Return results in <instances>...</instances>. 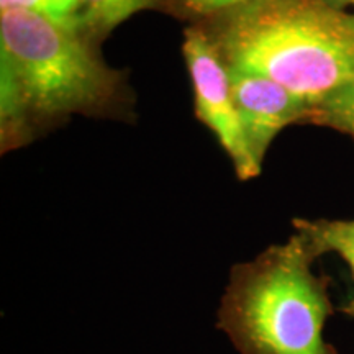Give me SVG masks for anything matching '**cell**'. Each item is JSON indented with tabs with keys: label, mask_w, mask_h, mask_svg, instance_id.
Here are the masks:
<instances>
[{
	"label": "cell",
	"mask_w": 354,
	"mask_h": 354,
	"mask_svg": "<svg viewBox=\"0 0 354 354\" xmlns=\"http://www.w3.org/2000/svg\"><path fill=\"white\" fill-rule=\"evenodd\" d=\"M189 7L196 8L201 12L210 10H223V8H238L246 6V3L254 2V0H184Z\"/></svg>",
	"instance_id": "cell-10"
},
{
	"label": "cell",
	"mask_w": 354,
	"mask_h": 354,
	"mask_svg": "<svg viewBox=\"0 0 354 354\" xmlns=\"http://www.w3.org/2000/svg\"><path fill=\"white\" fill-rule=\"evenodd\" d=\"M184 56L196 95L198 118L214 131L221 148L232 159L241 180L254 179L261 169L251 158L245 131L232 92L228 66L220 59L210 39L198 30H187Z\"/></svg>",
	"instance_id": "cell-4"
},
{
	"label": "cell",
	"mask_w": 354,
	"mask_h": 354,
	"mask_svg": "<svg viewBox=\"0 0 354 354\" xmlns=\"http://www.w3.org/2000/svg\"><path fill=\"white\" fill-rule=\"evenodd\" d=\"M3 130L28 113L53 117L92 107L112 91L109 71L74 32L41 13H0Z\"/></svg>",
	"instance_id": "cell-3"
},
{
	"label": "cell",
	"mask_w": 354,
	"mask_h": 354,
	"mask_svg": "<svg viewBox=\"0 0 354 354\" xmlns=\"http://www.w3.org/2000/svg\"><path fill=\"white\" fill-rule=\"evenodd\" d=\"M228 74L248 149L261 169L277 133L299 120L312 105L263 74L234 66H228Z\"/></svg>",
	"instance_id": "cell-5"
},
{
	"label": "cell",
	"mask_w": 354,
	"mask_h": 354,
	"mask_svg": "<svg viewBox=\"0 0 354 354\" xmlns=\"http://www.w3.org/2000/svg\"><path fill=\"white\" fill-rule=\"evenodd\" d=\"M333 6H354V0H330Z\"/></svg>",
	"instance_id": "cell-11"
},
{
	"label": "cell",
	"mask_w": 354,
	"mask_h": 354,
	"mask_svg": "<svg viewBox=\"0 0 354 354\" xmlns=\"http://www.w3.org/2000/svg\"><path fill=\"white\" fill-rule=\"evenodd\" d=\"M318 109L326 125L348 133L354 138V84L331 94L318 105Z\"/></svg>",
	"instance_id": "cell-8"
},
{
	"label": "cell",
	"mask_w": 354,
	"mask_h": 354,
	"mask_svg": "<svg viewBox=\"0 0 354 354\" xmlns=\"http://www.w3.org/2000/svg\"><path fill=\"white\" fill-rule=\"evenodd\" d=\"M221 50L228 66L320 105L354 84V15L318 0H254L232 13Z\"/></svg>",
	"instance_id": "cell-1"
},
{
	"label": "cell",
	"mask_w": 354,
	"mask_h": 354,
	"mask_svg": "<svg viewBox=\"0 0 354 354\" xmlns=\"http://www.w3.org/2000/svg\"><path fill=\"white\" fill-rule=\"evenodd\" d=\"M294 227L315 256L336 253L349 266L354 279V218L295 220ZM344 312L354 317V297L344 307Z\"/></svg>",
	"instance_id": "cell-6"
},
{
	"label": "cell",
	"mask_w": 354,
	"mask_h": 354,
	"mask_svg": "<svg viewBox=\"0 0 354 354\" xmlns=\"http://www.w3.org/2000/svg\"><path fill=\"white\" fill-rule=\"evenodd\" d=\"M315 253L295 233L234 264L216 326L240 354H335L325 342L331 313L326 286L313 272Z\"/></svg>",
	"instance_id": "cell-2"
},
{
	"label": "cell",
	"mask_w": 354,
	"mask_h": 354,
	"mask_svg": "<svg viewBox=\"0 0 354 354\" xmlns=\"http://www.w3.org/2000/svg\"><path fill=\"white\" fill-rule=\"evenodd\" d=\"M153 3L154 0H79L76 24L82 21L94 30H110Z\"/></svg>",
	"instance_id": "cell-7"
},
{
	"label": "cell",
	"mask_w": 354,
	"mask_h": 354,
	"mask_svg": "<svg viewBox=\"0 0 354 354\" xmlns=\"http://www.w3.org/2000/svg\"><path fill=\"white\" fill-rule=\"evenodd\" d=\"M0 6L2 8H21V10L37 12L53 20L74 25L79 0H0Z\"/></svg>",
	"instance_id": "cell-9"
}]
</instances>
